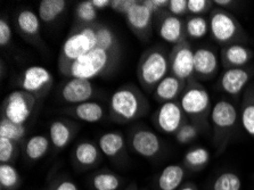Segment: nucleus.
<instances>
[{"label": "nucleus", "instance_id": "1a4fd4ad", "mask_svg": "<svg viewBox=\"0 0 254 190\" xmlns=\"http://www.w3.org/2000/svg\"><path fill=\"white\" fill-rule=\"evenodd\" d=\"M194 50L188 41L176 45L169 55L171 74L188 82L194 79Z\"/></svg>", "mask_w": 254, "mask_h": 190}, {"label": "nucleus", "instance_id": "5701e85b", "mask_svg": "<svg viewBox=\"0 0 254 190\" xmlns=\"http://www.w3.org/2000/svg\"><path fill=\"white\" fill-rule=\"evenodd\" d=\"M185 176V166L180 164L167 165L157 177V188L159 190H178L183 186Z\"/></svg>", "mask_w": 254, "mask_h": 190}, {"label": "nucleus", "instance_id": "c9c22d12", "mask_svg": "<svg viewBox=\"0 0 254 190\" xmlns=\"http://www.w3.org/2000/svg\"><path fill=\"white\" fill-rule=\"evenodd\" d=\"M242 180L235 172H224L215 178L212 184V190H241Z\"/></svg>", "mask_w": 254, "mask_h": 190}, {"label": "nucleus", "instance_id": "4be33fe9", "mask_svg": "<svg viewBox=\"0 0 254 190\" xmlns=\"http://www.w3.org/2000/svg\"><path fill=\"white\" fill-rule=\"evenodd\" d=\"M187 82L178 79L175 75H167L154 89V95L156 99L161 103L175 102L180 92H183L186 88Z\"/></svg>", "mask_w": 254, "mask_h": 190}, {"label": "nucleus", "instance_id": "ddd939ff", "mask_svg": "<svg viewBox=\"0 0 254 190\" xmlns=\"http://www.w3.org/2000/svg\"><path fill=\"white\" fill-rule=\"evenodd\" d=\"M130 145L132 150L144 158H154L160 154L162 143L156 133L148 129L136 130L131 134Z\"/></svg>", "mask_w": 254, "mask_h": 190}, {"label": "nucleus", "instance_id": "2f4dec72", "mask_svg": "<svg viewBox=\"0 0 254 190\" xmlns=\"http://www.w3.org/2000/svg\"><path fill=\"white\" fill-rule=\"evenodd\" d=\"M21 176L13 164H0V187L1 190H17L21 186Z\"/></svg>", "mask_w": 254, "mask_h": 190}, {"label": "nucleus", "instance_id": "0eeeda50", "mask_svg": "<svg viewBox=\"0 0 254 190\" xmlns=\"http://www.w3.org/2000/svg\"><path fill=\"white\" fill-rule=\"evenodd\" d=\"M37 98L24 90H15L6 97L1 106V118L17 124H25L32 115Z\"/></svg>", "mask_w": 254, "mask_h": 190}, {"label": "nucleus", "instance_id": "bb28decb", "mask_svg": "<svg viewBox=\"0 0 254 190\" xmlns=\"http://www.w3.org/2000/svg\"><path fill=\"white\" fill-rule=\"evenodd\" d=\"M65 0H42L38 8V16L41 22L53 23L66 9Z\"/></svg>", "mask_w": 254, "mask_h": 190}, {"label": "nucleus", "instance_id": "c03bdc74", "mask_svg": "<svg viewBox=\"0 0 254 190\" xmlns=\"http://www.w3.org/2000/svg\"><path fill=\"white\" fill-rule=\"evenodd\" d=\"M144 2L153 14H160L169 5V0H145Z\"/></svg>", "mask_w": 254, "mask_h": 190}, {"label": "nucleus", "instance_id": "f257e3e1", "mask_svg": "<svg viewBox=\"0 0 254 190\" xmlns=\"http://www.w3.org/2000/svg\"><path fill=\"white\" fill-rule=\"evenodd\" d=\"M119 53L107 52L101 48H96L78 60L60 66L61 73L68 79L91 80L94 77L106 74L111 68L115 66Z\"/></svg>", "mask_w": 254, "mask_h": 190}, {"label": "nucleus", "instance_id": "6e6552de", "mask_svg": "<svg viewBox=\"0 0 254 190\" xmlns=\"http://www.w3.org/2000/svg\"><path fill=\"white\" fill-rule=\"evenodd\" d=\"M211 121L214 129V141L224 147L228 141L234 127H236L238 113L234 105L227 100H220L211 110Z\"/></svg>", "mask_w": 254, "mask_h": 190}, {"label": "nucleus", "instance_id": "a18cd8bd", "mask_svg": "<svg viewBox=\"0 0 254 190\" xmlns=\"http://www.w3.org/2000/svg\"><path fill=\"white\" fill-rule=\"evenodd\" d=\"M91 1L92 5L95 6V8L97 10L111 7V3H112V0H91Z\"/></svg>", "mask_w": 254, "mask_h": 190}, {"label": "nucleus", "instance_id": "2eb2a0df", "mask_svg": "<svg viewBox=\"0 0 254 190\" xmlns=\"http://www.w3.org/2000/svg\"><path fill=\"white\" fill-rule=\"evenodd\" d=\"M219 60L210 48H198L194 53V73L202 79H211L217 74Z\"/></svg>", "mask_w": 254, "mask_h": 190}, {"label": "nucleus", "instance_id": "f03ea898", "mask_svg": "<svg viewBox=\"0 0 254 190\" xmlns=\"http://www.w3.org/2000/svg\"><path fill=\"white\" fill-rule=\"evenodd\" d=\"M149 105L140 90L133 86H123L111 96V116L118 123H128L147 113Z\"/></svg>", "mask_w": 254, "mask_h": 190}, {"label": "nucleus", "instance_id": "4c0bfd02", "mask_svg": "<svg viewBox=\"0 0 254 190\" xmlns=\"http://www.w3.org/2000/svg\"><path fill=\"white\" fill-rule=\"evenodd\" d=\"M198 135V127L195 126V124L190 123H185L184 126L180 127V129L177 131L176 133V139L179 143H190L196 139Z\"/></svg>", "mask_w": 254, "mask_h": 190}, {"label": "nucleus", "instance_id": "cd10ccee", "mask_svg": "<svg viewBox=\"0 0 254 190\" xmlns=\"http://www.w3.org/2000/svg\"><path fill=\"white\" fill-rule=\"evenodd\" d=\"M242 126L249 135L254 139V87L245 91L241 110Z\"/></svg>", "mask_w": 254, "mask_h": 190}, {"label": "nucleus", "instance_id": "393cba45", "mask_svg": "<svg viewBox=\"0 0 254 190\" xmlns=\"http://www.w3.org/2000/svg\"><path fill=\"white\" fill-rule=\"evenodd\" d=\"M125 137L117 131H111L101 135L98 140V147L104 156L115 158L125 149Z\"/></svg>", "mask_w": 254, "mask_h": 190}, {"label": "nucleus", "instance_id": "e433bc0d", "mask_svg": "<svg viewBox=\"0 0 254 190\" xmlns=\"http://www.w3.org/2000/svg\"><path fill=\"white\" fill-rule=\"evenodd\" d=\"M20 154V145L17 142L0 138V164H13Z\"/></svg>", "mask_w": 254, "mask_h": 190}, {"label": "nucleus", "instance_id": "9b49d317", "mask_svg": "<svg viewBox=\"0 0 254 190\" xmlns=\"http://www.w3.org/2000/svg\"><path fill=\"white\" fill-rule=\"evenodd\" d=\"M154 121L160 131L168 134H176L185 124V113L179 103H164L156 111Z\"/></svg>", "mask_w": 254, "mask_h": 190}, {"label": "nucleus", "instance_id": "20e7f679", "mask_svg": "<svg viewBox=\"0 0 254 190\" xmlns=\"http://www.w3.org/2000/svg\"><path fill=\"white\" fill-rule=\"evenodd\" d=\"M170 69L169 57L163 49L151 48L141 56L138 65V80L147 91L156 88Z\"/></svg>", "mask_w": 254, "mask_h": 190}, {"label": "nucleus", "instance_id": "49530a36", "mask_svg": "<svg viewBox=\"0 0 254 190\" xmlns=\"http://www.w3.org/2000/svg\"><path fill=\"white\" fill-rule=\"evenodd\" d=\"M178 190H198V189L193 182H187V184L183 185Z\"/></svg>", "mask_w": 254, "mask_h": 190}, {"label": "nucleus", "instance_id": "c85d7f7f", "mask_svg": "<svg viewBox=\"0 0 254 190\" xmlns=\"http://www.w3.org/2000/svg\"><path fill=\"white\" fill-rule=\"evenodd\" d=\"M210 160L211 156L209 150L203 147H196V148L188 150L185 155L184 165L190 171L197 172L205 168L210 163Z\"/></svg>", "mask_w": 254, "mask_h": 190}, {"label": "nucleus", "instance_id": "37998d69", "mask_svg": "<svg viewBox=\"0 0 254 190\" xmlns=\"http://www.w3.org/2000/svg\"><path fill=\"white\" fill-rule=\"evenodd\" d=\"M137 2V0H112L111 7L112 9L117 11L119 14H123L126 16V14L128 13L129 9Z\"/></svg>", "mask_w": 254, "mask_h": 190}, {"label": "nucleus", "instance_id": "de8ad7c7", "mask_svg": "<svg viewBox=\"0 0 254 190\" xmlns=\"http://www.w3.org/2000/svg\"><path fill=\"white\" fill-rule=\"evenodd\" d=\"M213 3H215V5L219 7H226V6L233 5L234 1H230V0H226V1H224V0H215V1H213Z\"/></svg>", "mask_w": 254, "mask_h": 190}, {"label": "nucleus", "instance_id": "72a5a7b5", "mask_svg": "<svg viewBox=\"0 0 254 190\" xmlns=\"http://www.w3.org/2000/svg\"><path fill=\"white\" fill-rule=\"evenodd\" d=\"M186 37L190 39H201L210 32L209 21L203 16H190L185 22Z\"/></svg>", "mask_w": 254, "mask_h": 190}, {"label": "nucleus", "instance_id": "c756f323", "mask_svg": "<svg viewBox=\"0 0 254 190\" xmlns=\"http://www.w3.org/2000/svg\"><path fill=\"white\" fill-rule=\"evenodd\" d=\"M121 184L120 176L111 171H99L90 179L91 188L94 190H118Z\"/></svg>", "mask_w": 254, "mask_h": 190}, {"label": "nucleus", "instance_id": "b1692460", "mask_svg": "<svg viewBox=\"0 0 254 190\" xmlns=\"http://www.w3.org/2000/svg\"><path fill=\"white\" fill-rule=\"evenodd\" d=\"M66 112L70 115L74 116L79 121L87 123H97L105 115V110H104L102 104L91 102V100L79 105H74V106L67 108Z\"/></svg>", "mask_w": 254, "mask_h": 190}, {"label": "nucleus", "instance_id": "79ce46f5", "mask_svg": "<svg viewBox=\"0 0 254 190\" xmlns=\"http://www.w3.org/2000/svg\"><path fill=\"white\" fill-rule=\"evenodd\" d=\"M11 41V28L5 18L0 19V46L6 47Z\"/></svg>", "mask_w": 254, "mask_h": 190}, {"label": "nucleus", "instance_id": "f8f14e48", "mask_svg": "<svg viewBox=\"0 0 254 190\" xmlns=\"http://www.w3.org/2000/svg\"><path fill=\"white\" fill-rule=\"evenodd\" d=\"M95 89L89 80L68 79L63 83L60 90V97L64 103L68 105H79L94 97Z\"/></svg>", "mask_w": 254, "mask_h": 190}, {"label": "nucleus", "instance_id": "7ed1b4c3", "mask_svg": "<svg viewBox=\"0 0 254 190\" xmlns=\"http://www.w3.org/2000/svg\"><path fill=\"white\" fill-rule=\"evenodd\" d=\"M97 48V23L90 25H75L65 39L61 48L59 65L71 63L87 53Z\"/></svg>", "mask_w": 254, "mask_h": 190}, {"label": "nucleus", "instance_id": "4468645a", "mask_svg": "<svg viewBox=\"0 0 254 190\" xmlns=\"http://www.w3.org/2000/svg\"><path fill=\"white\" fill-rule=\"evenodd\" d=\"M153 13L144 1H138L129 9L126 14V19L129 28L131 29L137 36L142 37L151 29L153 21Z\"/></svg>", "mask_w": 254, "mask_h": 190}, {"label": "nucleus", "instance_id": "39448f33", "mask_svg": "<svg viewBox=\"0 0 254 190\" xmlns=\"http://www.w3.org/2000/svg\"><path fill=\"white\" fill-rule=\"evenodd\" d=\"M185 115H188L193 120H204L207 115L211 114V99L209 92L201 83L195 79H191L187 82L186 88L183 91L180 98Z\"/></svg>", "mask_w": 254, "mask_h": 190}, {"label": "nucleus", "instance_id": "423d86ee", "mask_svg": "<svg viewBox=\"0 0 254 190\" xmlns=\"http://www.w3.org/2000/svg\"><path fill=\"white\" fill-rule=\"evenodd\" d=\"M209 25L211 36L221 45H233L243 34V30L237 19L222 8L211 11Z\"/></svg>", "mask_w": 254, "mask_h": 190}, {"label": "nucleus", "instance_id": "7c9ffc66", "mask_svg": "<svg viewBox=\"0 0 254 190\" xmlns=\"http://www.w3.org/2000/svg\"><path fill=\"white\" fill-rule=\"evenodd\" d=\"M97 48H101L107 52L119 53L120 46L117 34L109 26L98 24L97 23Z\"/></svg>", "mask_w": 254, "mask_h": 190}, {"label": "nucleus", "instance_id": "473e14b6", "mask_svg": "<svg viewBox=\"0 0 254 190\" xmlns=\"http://www.w3.org/2000/svg\"><path fill=\"white\" fill-rule=\"evenodd\" d=\"M25 124H17L5 118L0 120V138H6L8 140L20 143L25 137Z\"/></svg>", "mask_w": 254, "mask_h": 190}, {"label": "nucleus", "instance_id": "ea45409f", "mask_svg": "<svg viewBox=\"0 0 254 190\" xmlns=\"http://www.w3.org/2000/svg\"><path fill=\"white\" fill-rule=\"evenodd\" d=\"M48 190H79V188L73 180L68 179V178L60 177L51 182Z\"/></svg>", "mask_w": 254, "mask_h": 190}, {"label": "nucleus", "instance_id": "9d476101", "mask_svg": "<svg viewBox=\"0 0 254 190\" xmlns=\"http://www.w3.org/2000/svg\"><path fill=\"white\" fill-rule=\"evenodd\" d=\"M52 73L44 66H30L21 76L22 90L29 92L37 99H41L48 94L53 86Z\"/></svg>", "mask_w": 254, "mask_h": 190}, {"label": "nucleus", "instance_id": "f704fd0d", "mask_svg": "<svg viewBox=\"0 0 254 190\" xmlns=\"http://www.w3.org/2000/svg\"><path fill=\"white\" fill-rule=\"evenodd\" d=\"M76 25H90L95 24L97 19V9L92 5L91 0L81 1L75 8Z\"/></svg>", "mask_w": 254, "mask_h": 190}, {"label": "nucleus", "instance_id": "aec40b11", "mask_svg": "<svg viewBox=\"0 0 254 190\" xmlns=\"http://www.w3.org/2000/svg\"><path fill=\"white\" fill-rule=\"evenodd\" d=\"M76 127L65 120H56L49 126V140L56 149H64L74 137Z\"/></svg>", "mask_w": 254, "mask_h": 190}, {"label": "nucleus", "instance_id": "dca6fc26", "mask_svg": "<svg viewBox=\"0 0 254 190\" xmlns=\"http://www.w3.org/2000/svg\"><path fill=\"white\" fill-rule=\"evenodd\" d=\"M159 36L169 44L178 45L186 40L185 23L180 17L169 14L163 16L159 25Z\"/></svg>", "mask_w": 254, "mask_h": 190}, {"label": "nucleus", "instance_id": "6ab92c4d", "mask_svg": "<svg viewBox=\"0 0 254 190\" xmlns=\"http://www.w3.org/2000/svg\"><path fill=\"white\" fill-rule=\"evenodd\" d=\"M253 52L245 46L233 44L221 50V63L226 69L242 68L252 60Z\"/></svg>", "mask_w": 254, "mask_h": 190}, {"label": "nucleus", "instance_id": "58836bf2", "mask_svg": "<svg viewBox=\"0 0 254 190\" xmlns=\"http://www.w3.org/2000/svg\"><path fill=\"white\" fill-rule=\"evenodd\" d=\"M212 3L213 1H207V0H188V13L193 16H202L210 10Z\"/></svg>", "mask_w": 254, "mask_h": 190}, {"label": "nucleus", "instance_id": "a19ab883", "mask_svg": "<svg viewBox=\"0 0 254 190\" xmlns=\"http://www.w3.org/2000/svg\"><path fill=\"white\" fill-rule=\"evenodd\" d=\"M188 0H169L168 10L173 16L180 17L182 15L188 13L187 7Z\"/></svg>", "mask_w": 254, "mask_h": 190}, {"label": "nucleus", "instance_id": "a878e982", "mask_svg": "<svg viewBox=\"0 0 254 190\" xmlns=\"http://www.w3.org/2000/svg\"><path fill=\"white\" fill-rule=\"evenodd\" d=\"M51 140L42 134H37L29 138L24 142L25 156L31 162H37L41 160L49 150Z\"/></svg>", "mask_w": 254, "mask_h": 190}, {"label": "nucleus", "instance_id": "f3484780", "mask_svg": "<svg viewBox=\"0 0 254 190\" xmlns=\"http://www.w3.org/2000/svg\"><path fill=\"white\" fill-rule=\"evenodd\" d=\"M251 79V73L245 68L226 69L220 79V88L230 96H238Z\"/></svg>", "mask_w": 254, "mask_h": 190}, {"label": "nucleus", "instance_id": "412c9836", "mask_svg": "<svg viewBox=\"0 0 254 190\" xmlns=\"http://www.w3.org/2000/svg\"><path fill=\"white\" fill-rule=\"evenodd\" d=\"M16 26L18 32L28 40L38 41L40 39V18L31 9H22L17 14Z\"/></svg>", "mask_w": 254, "mask_h": 190}, {"label": "nucleus", "instance_id": "a211bd4d", "mask_svg": "<svg viewBox=\"0 0 254 190\" xmlns=\"http://www.w3.org/2000/svg\"><path fill=\"white\" fill-rule=\"evenodd\" d=\"M102 152L95 143L90 141H81L73 150V162L80 170L95 168L101 162Z\"/></svg>", "mask_w": 254, "mask_h": 190}, {"label": "nucleus", "instance_id": "09e8293b", "mask_svg": "<svg viewBox=\"0 0 254 190\" xmlns=\"http://www.w3.org/2000/svg\"><path fill=\"white\" fill-rule=\"evenodd\" d=\"M125 190H138V188H137V185H136V184H131V185H129L128 187H127Z\"/></svg>", "mask_w": 254, "mask_h": 190}]
</instances>
